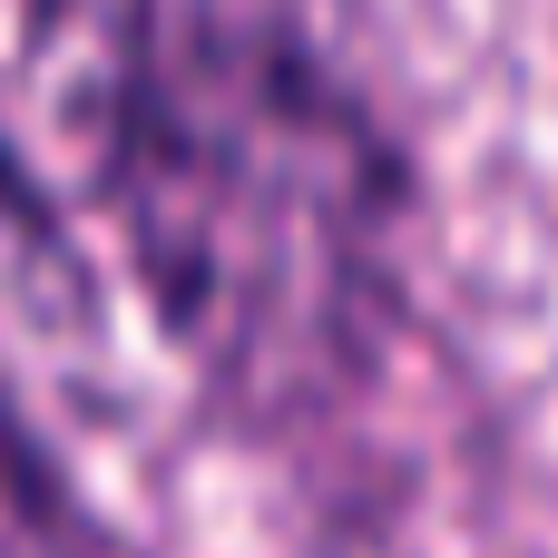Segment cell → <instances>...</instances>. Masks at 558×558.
<instances>
[{"label": "cell", "instance_id": "obj_1", "mask_svg": "<svg viewBox=\"0 0 558 558\" xmlns=\"http://www.w3.org/2000/svg\"><path fill=\"white\" fill-rule=\"evenodd\" d=\"M137 265L196 353L275 363L353 284L373 216V147L324 98V78L275 49H167L157 118L128 167Z\"/></svg>", "mask_w": 558, "mask_h": 558}, {"label": "cell", "instance_id": "obj_2", "mask_svg": "<svg viewBox=\"0 0 558 558\" xmlns=\"http://www.w3.org/2000/svg\"><path fill=\"white\" fill-rule=\"evenodd\" d=\"M157 78V0H0V186L39 216L118 196Z\"/></svg>", "mask_w": 558, "mask_h": 558}]
</instances>
